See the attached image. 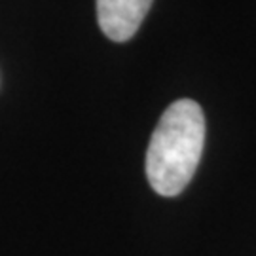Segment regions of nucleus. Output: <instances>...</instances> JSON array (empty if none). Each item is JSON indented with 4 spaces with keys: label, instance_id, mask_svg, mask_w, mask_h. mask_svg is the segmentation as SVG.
I'll use <instances>...</instances> for the list:
<instances>
[{
    "label": "nucleus",
    "instance_id": "f257e3e1",
    "mask_svg": "<svg viewBox=\"0 0 256 256\" xmlns=\"http://www.w3.org/2000/svg\"><path fill=\"white\" fill-rule=\"evenodd\" d=\"M205 116L192 99H178L162 114L146 150V176L156 194L178 196L200 165Z\"/></svg>",
    "mask_w": 256,
    "mask_h": 256
},
{
    "label": "nucleus",
    "instance_id": "f03ea898",
    "mask_svg": "<svg viewBox=\"0 0 256 256\" xmlns=\"http://www.w3.org/2000/svg\"><path fill=\"white\" fill-rule=\"evenodd\" d=\"M152 0H97V21L101 30L114 42L135 36L146 18Z\"/></svg>",
    "mask_w": 256,
    "mask_h": 256
}]
</instances>
